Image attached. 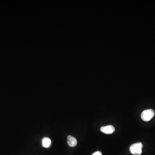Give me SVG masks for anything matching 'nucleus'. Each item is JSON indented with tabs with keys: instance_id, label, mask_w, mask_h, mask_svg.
Listing matches in <instances>:
<instances>
[{
	"instance_id": "f257e3e1",
	"label": "nucleus",
	"mask_w": 155,
	"mask_h": 155,
	"mask_svg": "<svg viewBox=\"0 0 155 155\" xmlns=\"http://www.w3.org/2000/svg\"><path fill=\"white\" fill-rule=\"evenodd\" d=\"M143 146L140 142L133 144L130 147L131 153L134 155H140L142 153Z\"/></svg>"
},
{
	"instance_id": "f03ea898",
	"label": "nucleus",
	"mask_w": 155,
	"mask_h": 155,
	"mask_svg": "<svg viewBox=\"0 0 155 155\" xmlns=\"http://www.w3.org/2000/svg\"><path fill=\"white\" fill-rule=\"evenodd\" d=\"M155 115L154 110L152 109H147L144 110L141 115V119L144 121H148L150 120Z\"/></svg>"
},
{
	"instance_id": "7ed1b4c3",
	"label": "nucleus",
	"mask_w": 155,
	"mask_h": 155,
	"mask_svg": "<svg viewBox=\"0 0 155 155\" xmlns=\"http://www.w3.org/2000/svg\"><path fill=\"white\" fill-rule=\"evenodd\" d=\"M115 128L114 127L111 125L102 126L101 127L100 131L106 134H111L115 131Z\"/></svg>"
},
{
	"instance_id": "20e7f679",
	"label": "nucleus",
	"mask_w": 155,
	"mask_h": 155,
	"mask_svg": "<svg viewBox=\"0 0 155 155\" xmlns=\"http://www.w3.org/2000/svg\"><path fill=\"white\" fill-rule=\"evenodd\" d=\"M67 143L71 147H75L77 144V140L73 136L69 135L67 137Z\"/></svg>"
},
{
	"instance_id": "39448f33",
	"label": "nucleus",
	"mask_w": 155,
	"mask_h": 155,
	"mask_svg": "<svg viewBox=\"0 0 155 155\" xmlns=\"http://www.w3.org/2000/svg\"><path fill=\"white\" fill-rule=\"evenodd\" d=\"M42 146L44 147L48 148L51 145V140L49 138L45 137L42 139Z\"/></svg>"
},
{
	"instance_id": "423d86ee",
	"label": "nucleus",
	"mask_w": 155,
	"mask_h": 155,
	"mask_svg": "<svg viewBox=\"0 0 155 155\" xmlns=\"http://www.w3.org/2000/svg\"><path fill=\"white\" fill-rule=\"evenodd\" d=\"M92 155H102V152L100 151H96L93 153Z\"/></svg>"
}]
</instances>
